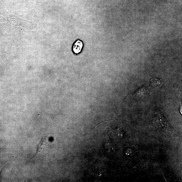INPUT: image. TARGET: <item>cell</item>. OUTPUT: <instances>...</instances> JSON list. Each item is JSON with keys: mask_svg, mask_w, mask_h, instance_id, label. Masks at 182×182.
Instances as JSON below:
<instances>
[{"mask_svg": "<svg viewBox=\"0 0 182 182\" xmlns=\"http://www.w3.org/2000/svg\"><path fill=\"white\" fill-rule=\"evenodd\" d=\"M125 153L127 156H129V155L132 154V153H133V151L130 148H127V149L125 151Z\"/></svg>", "mask_w": 182, "mask_h": 182, "instance_id": "7", "label": "cell"}, {"mask_svg": "<svg viewBox=\"0 0 182 182\" xmlns=\"http://www.w3.org/2000/svg\"><path fill=\"white\" fill-rule=\"evenodd\" d=\"M150 81L151 86L154 87L160 85L161 83V81L156 78H152Z\"/></svg>", "mask_w": 182, "mask_h": 182, "instance_id": "6", "label": "cell"}, {"mask_svg": "<svg viewBox=\"0 0 182 182\" xmlns=\"http://www.w3.org/2000/svg\"><path fill=\"white\" fill-rule=\"evenodd\" d=\"M146 89L144 87L141 88L138 90L134 95V97L135 98H141L143 97L145 93Z\"/></svg>", "mask_w": 182, "mask_h": 182, "instance_id": "4", "label": "cell"}, {"mask_svg": "<svg viewBox=\"0 0 182 182\" xmlns=\"http://www.w3.org/2000/svg\"><path fill=\"white\" fill-rule=\"evenodd\" d=\"M105 148L108 153H113L115 151V147L113 144L111 143H106Z\"/></svg>", "mask_w": 182, "mask_h": 182, "instance_id": "5", "label": "cell"}, {"mask_svg": "<svg viewBox=\"0 0 182 182\" xmlns=\"http://www.w3.org/2000/svg\"><path fill=\"white\" fill-rule=\"evenodd\" d=\"M113 133L116 137L120 139L124 138L125 136V132L121 129H116Z\"/></svg>", "mask_w": 182, "mask_h": 182, "instance_id": "3", "label": "cell"}, {"mask_svg": "<svg viewBox=\"0 0 182 182\" xmlns=\"http://www.w3.org/2000/svg\"><path fill=\"white\" fill-rule=\"evenodd\" d=\"M47 138V136H45L44 137L42 138L40 144L38 145L37 152H36L35 155L34 156L32 159L36 158V156L38 155V154L40 153L42 151L43 147L45 145V143H46Z\"/></svg>", "mask_w": 182, "mask_h": 182, "instance_id": "2", "label": "cell"}, {"mask_svg": "<svg viewBox=\"0 0 182 182\" xmlns=\"http://www.w3.org/2000/svg\"><path fill=\"white\" fill-rule=\"evenodd\" d=\"M3 164V165H1V166H0V174H1V170L2 169V168H3V167H4V164Z\"/></svg>", "mask_w": 182, "mask_h": 182, "instance_id": "8", "label": "cell"}, {"mask_svg": "<svg viewBox=\"0 0 182 182\" xmlns=\"http://www.w3.org/2000/svg\"><path fill=\"white\" fill-rule=\"evenodd\" d=\"M83 47L84 43L82 41L77 39L72 45V50L75 55L79 54L81 53Z\"/></svg>", "mask_w": 182, "mask_h": 182, "instance_id": "1", "label": "cell"}]
</instances>
